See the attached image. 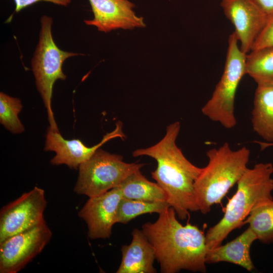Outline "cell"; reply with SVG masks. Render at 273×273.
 Instances as JSON below:
<instances>
[{
  "instance_id": "obj_1",
  "label": "cell",
  "mask_w": 273,
  "mask_h": 273,
  "mask_svg": "<svg viewBox=\"0 0 273 273\" xmlns=\"http://www.w3.org/2000/svg\"><path fill=\"white\" fill-rule=\"evenodd\" d=\"M142 228L154 250L161 272H206L209 250L204 232L189 222L181 224L172 207L165 209L155 221L147 222Z\"/></svg>"
},
{
  "instance_id": "obj_2",
  "label": "cell",
  "mask_w": 273,
  "mask_h": 273,
  "mask_svg": "<svg viewBox=\"0 0 273 273\" xmlns=\"http://www.w3.org/2000/svg\"><path fill=\"white\" fill-rule=\"evenodd\" d=\"M180 124L175 121L167 126L164 136L157 144L132 152L133 157L147 156L154 159L156 169L152 178L167 196V202L178 218L185 220L190 212L198 211L194 184L202 168L192 163L176 144Z\"/></svg>"
},
{
  "instance_id": "obj_3",
  "label": "cell",
  "mask_w": 273,
  "mask_h": 273,
  "mask_svg": "<svg viewBox=\"0 0 273 273\" xmlns=\"http://www.w3.org/2000/svg\"><path fill=\"white\" fill-rule=\"evenodd\" d=\"M272 173L273 165L270 162L247 168L237 184L236 192L229 200L223 217L206 233L209 250L220 245L230 233L245 224L257 204L273 199Z\"/></svg>"
},
{
  "instance_id": "obj_4",
  "label": "cell",
  "mask_w": 273,
  "mask_h": 273,
  "mask_svg": "<svg viewBox=\"0 0 273 273\" xmlns=\"http://www.w3.org/2000/svg\"><path fill=\"white\" fill-rule=\"evenodd\" d=\"M207 165L194 184L199 211L209 213L212 206L219 203L228 191L237 184L248 168L250 151L245 146L233 150L228 143L206 152Z\"/></svg>"
},
{
  "instance_id": "obj_5",
  "label": "cell",
  "mask_w": 273,
  "mask_h": 273,
  "mask_svg": "<svg viewBox=\"0 0 273 273\" xmlns=\"http://www.w3.org/2000/svg\"><path fill=\"white\" fill-rule=\"evenodd\" d=\"M53 18L43 15L40 18V29L38 43L31 60L32 71L37 89L47 109L50 128L59 132L52 109L53 88L57 80H65L62 69L66 60L79 55L61 50L52 35Z\"/></svg>"
},
{
  "instance_id": "obj_6",
  "label": "cell",
  "mask_w": 273,
  "mask_h": 273,
  "mask_svg": "<svg viewBox=\"0 0 273 273\" xmlns=\"http://www.w3.org/2000/svg\"><path fill=\"white\" fill-rule=\"evenodd\" d=\"M233 32L228 39L223 73L210 99L202 107V113L211 120L226 129L237 124L235 115L236 94L240 82L246 74V56Z\"/></svg>"
},
{
  "instance_id": "obj_7",
  "label": "cell",
  "mask_w": 273,
  "mask_h": 273,
  "mask_svg": "<svg viewBox=\"0 0 273 273\" xmlns=\"http://www.w3.org/2000/svg\"><path fill=\"white\" fill-rule=\"evenodd\" d=\"M144 165L125 162L122 156L99 148L79 165L74 191L88 198L100 195L118 187L128 175Z\"/></svg>"
},
{
  "instance_id": "obj_8",
  "label": "cell",
  "mask_w": 273,
  "mask_h": 273,
  "mask_svg": "<svg viewBox=\"0 0 273 273\" xmlns=\"http://www.w3.org/2000/svg\"><path fill=\"white\" fill-rule=\"evenodd\" d=\"M52 236V231L43 220L0 242V272L21 270L42 251Z\"/></svg>"
},
{
  "instance_id": "obj_9",
  "label": "cell",
  "mask_w": 273,
  "mask_h": 273,
  "mask_svg": "<svg viewBox=\"0 0 273 273\" xmlns=\"http://www.w3.org/2000/svg\"><path fill=\"white\" fill-rule=\"evenodd\" d=\"M47 204L44 190L35 187L3 206L0 211V242L41 222Z\"/></svg>"
},
{
  "instance_id": "obj_10",
  "label": "cell",
  "mask_w": 273,
  "mask_h": 273,
  "mask_svg": "<svg viewBox=\"0 0 273 273\" xmlns=\"http://www.w3.org/2000/svg\"><path fill=\"white\" fill-rule=\"evenodd\" d=\"M220 6L235 28L241 50L248 54L269 16L252 0H221Z\"/></svg>"
},
{
  "instance_id": "obj_11",
  "label": "cell",
  "mask_w": 273,
  "mask_h": 273,
  "mask_svg": "<svg viewBox=\"0 0 273 273\" xmlns=\"http://www.w3.org/2000/svg\"><path fill=\"white\" fill-rule=\"evenodd\" d=\"M122 126V123L117 121L113 130L107 133L99 143L90 147L86 146L78 139L66 140L60 132L54 131L49 127L47 132L44 150L56 153L51 160L52 165L65 164L70 168L77 169L106 142L116 138L124 140L126 136L123 132Z\"/></svg>"
},
{
  "instance_id": "obj_12",
  "label": "cell",
  "mask_w": 273,
  "mask_h": 273,
  "mask_svg": "<svg viewBox=\"0 0 273 273\" xmlns=\"http://www.w3.org/2000/svg\"><path fill=\"white\" fill-rule=\"evenodd\" d=\"M122 198V192L118 187L89 198L78 212V216L85 222L88 237L90 239H108L111 237Z\"/></svg>"
},
{
  "instance_id": "obj_13",
  "label": "cell",
  "mask_w": 273,
  "mask_h": 273,
  "mask_svg": "<svg viewBox=\"0 0 273 273\" xmlns=\"http://www.w3.org/2000/svg\"><path fill=\"white\" fill-rule=\"evenodd\" d=\"M94 18L84 22L98 31L107 33L123 29H132L146 26L144 19L133 10L134 5L128 0H88Z\"/></svg>"
},
{
  "instance_id": "obj_14",
  "label": "cell",
  "mask_w": 273,
  "mask_h": 273,
  "mask_svg": "<svg viewBox=\"0 0 273 273\" xmlns=\"http://www.w3.org/2000/svg\"><path fill=\"white\" fill-rule=\"evenodd\" d=\"M129 245L122 246V260L116 273H155L154 250L142 230L134 229Z\"/></svg>"
},
{
  "instance_id": "obj_15",
  "label": "cell",
  "mask_w": 273,
  "mask_h": 273,
  "mask_svg": "<svg viewBox=\"0 0 273 273\" xmlns=\"http://www.w3.org/2000/svg\"><path fill=\"white\" fill-rule=\"evenodd\" d=\"M257 237L248 227L239 236L226 244L216 246L210 249L206 255L207 264L226 262L240 266L251 271L254 266L250 250Z\"/></svg>"
},
{
  "instance_id": "obj_16",
  "label": "cell",
  "mask_w": 273,
  "mask_h": 273,
  "mask_svg": "<svg viewBox=\"0 0 273 273\" xmlns=\"http://www.w3.org/2000/svg\"><path fill=\"white\" fill-rule=\"evenodd\" d=\"M252 125L253 130L265 142L273 143V83L257 84Z\"/></svg>"
},
{
  "instance_id": "obj_17",
  "label": "cell",
  "mask_w": 273,
  "mask_h": 273,
  "mask_svg": "<svg viewBox=\"0 0 273 273\" xmlns=\"http://www.w3.org/2000/svg\"><path fill=\"white\" fill-rule=\"evenodd\" d=\"M118 187L123 198L147 202H167L164 190L157 183L147 179L140 169L128 175Z\"/></svg>"
},
{
  "instance_id": "obj_18",
  "label": "cell",
  "mask_w": 273,
  "mask_h": 273,
  "mask_svg": "<svg viewBox=\"0 0 273 273\" xmlns=\"http://www.w3.org/2000/svg\"><path fill=\"white\" fill-rule=\"evenodd\" d=\"M246 73L257 84L273 83V47L252 50L247 54Z\"/></svg>"
},
{
  "instance_id": "obj_19",
  "label": "cell",
  "mask_w": 273,
  "mask_h": 273,
  "mask_svg": "<svg viewBox=\"0 0 273 273\" xmlns=\"http://www.w3.org/2000/svg\"><path fill=\"white\" fill-rule=\"evenodd\" d=\"M262 243H273V199L257 204L245 221Z\"/></svg>"
},
{
  "instance_id": "obj_20",
  "label": "cell",
  "mask_w": 273,
  "mask_h": 273,
  "mask_svg": "<svg viewBox=\"0 0 273 273\" xmlns=\"http://www.w3.org/2000/svg\"><path fill=\"white\" fill-rule=\"evenodd\" d=\"M170 207L166 202H147L122 198L119 203L116 223L126 224L138 216L152 213H160Z\"/></svg>"
},
{
  "instance_id": "obj_21",
  "label": "cell",
  "mask_w": 273,
  "mask_h": 273,
  "mask_svg": "<svg viewBox=\"0 0 273 273\" xmlns=\"http://www.w3.org/2000/svg\"><path fill=\"white\" fill-rule=\"evenodd\" d=\"M18 98L0 93V122L9 131L14 134L21 133L25 128L18 115L22 109Z\"/></svg>"
},
{
  "instance_id": "obj_22",
  "label": "cell",
  "mask_w": 273,
  "mask_h": 273,
  "mask_svg": "<svg viewBox=\"0 0 273 273\" xmlns=\"http://www.w3.org/2000/svg\"><path fill=\"white\" fill-rule=\"evenodd\" d=\"M271 47H273V14L269 16L251 51Z\"/></svg>"
},
{
  "instance_id": "obj_23",
  "label": "cell",
  "mask_w": 273,
  "mask_h": 273,
  "mask_svg": "<svg viewBox=\"0 0 273 273\" xmlns=\"http://www.w3.org/2000/svg\"><path fill=\"white\" fill-rule=\"evenodd\" d=\"M15 4V12L18 13L23 9L39 2H47L54 4L67 7L71 0H13Z\"/></svg>"
},
{
  "instance_id": "obj_24",
  "label": "cell",
  "mask_w": 273,
  "mask_h": 273,
  "mask_svg": "<svg viewBox=\"0 0 273 273\" xmlns=\"http://www.w3.org/2000/svg\"><path fill=\"white\" fill-rule=\"evenodd\" d=\"M268 16L273 14V0H252Z\"/></svg>"
},
{
  "instance_id": "obj_25",
  "label": "cell",
  "mask_w": 273,
  "mask_h": 273,
  "mask_svg": "<svg viewBox=\"0 0 273 273\" xmlns=\"http://www.w3.org/2000/svg\"><path fill=\"white\" fill-rule=\"evenodd\" d=\"M253 142L256 143L258 144V145H259L261 150H263L268 147L273 146V143H268L266 142H260V141H255Z\"/></svg>"
}]
</instances>
